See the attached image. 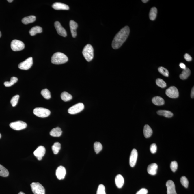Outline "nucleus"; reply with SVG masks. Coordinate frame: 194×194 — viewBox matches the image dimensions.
Instances as JSON below:
<instances>
[{"instance_id": "f257e3e1", "label": "nucleus", "mask_w": 194, "mask_h": 194, "mask_svg": "<svg viewBox=\"0 0 194 194\" xmlns=\"http://www.w3.org/2000/svg\"><path fill=\"white\" fill-rule=\"evenodd\" d=\"M130 33L128 26H126L116 35L113 39L112 46L114 49H117L120 47L128 37Z\"/></svg>"}, {"instance_id": "f03ea898", "label": "nucleus", "mask_w": 194, "mask_h": 194, "mask_svg": "<svg viewBox=\"0 0 194 194\" xmlns=\"http://www.w3.org/2000/svg\"><path fill=\"white\" fill-rule=\"evenodd\" d=\"M68 59L65 54L61 52L55 53L51 58V62L55 64H65L68 61Z\"/></svg>"}, {"instance_id": "7ed1b4c3", "label": "nucleus", "mask_w": 194, "mask_h": 194, "mask_svg": "<svg viewBox=\"0 0 194 194\" xmlns=\"http://www.w3.org/2000/svg\"><path fill=\"white\" fill-rule=\"evenodd\" d=\"M82 54L88 62L92 61L94 58V48L92 45L88 44L85 46L82 51Z\"/></svg>"}, {"instance_id": "20e7f679", "label": "nucleus", "mask_w": 194, "mask_h": 194, "mask_svg": "<svg viewBox=\"0 0 194 194\" xmlns=\"http://www.w3.org/2000/svg\"><path fill=\"white\" fill-rule=\"evenodd\" d=\"M33 113L35 115L42 118L46 117L51 114V111L46 108H36L33 110Z\"/></svg>"}, {"instance_id": "39448f33", "label": "nucleus", "mask_w": 194, "mask_h": 194, "mask_svg": "<svg viewBox=\"0 0 194 194\" xmlns=\"http://www.w3.org/2000/svg\"><path fill=\"white\" fill-rule=\"evenodd\" d=\"M31 187L34 194H45L44 188L38 182L32 183L31 184Z\"/></svg>"}, {"instance_id": "423d86ee", "label": "nucleus", "mask_w": 194, "mask_h": 194, "mask_svg": "<svg viewBox=\"0 0 194 194\" xmlns=\"http://www.w3.org/2000/svg\"><path fill=\"white\" fill-rule=\"evenodd\" d=\"M11 46L13 51H22L24 49L25 45L22 41L14 40L11 42Z\"/></svg>"}, {"instance_id": "0eeeda50", "label": "nucleus", "mask_w": 194, "mask_h": 194, "mask_svg": "<svg viewBox=\"0 0 194 194\" xmlns=\"http://www.w3.org/2000/svg\"><path fill=\"white\" fill-rule=\"evenodd\" d=\"M10 126L14 130H20L26 128L27 127V124L24 122L17 121L10 123Z\"/></svg>"}, {"instance_id": "6e6552de", "label": "nucleus", "mask_w": 194, "mask_h": 194, "mask_svg": "<svg viewBox=\"0 0 194 194\" xmlns=\"http://www.w3.org/2000/svg\"><path fill=\"white\" fill-rule=\"evenodd\" d=\"M84 108V105L82 103L75 104L73 106L70 107L68 110L69 114H75L81 111Z\"/></svg>"}, {"instance_id": "1a4fd4ad", "label": "nucleus", "mask_w": 194, "mask_h": 194, "mask_svg": "<svg viewBox=\"0 0 194 194\" xmlns=\"http://www.w3.org/2000/svg\"><path fill=\"white\" fill-rule=\"evenodd\" d=\"M33 64V58L32 57H29L25 61L19 64L18 67L19 68L22 70H27L30 69Z\"/></svg>"}, {"instance_id": "9d476101", "label": "nucleus", "mask_w": 194, "mask_h": 194, "mask_svg": "<svg viewBox=\"0 0 194 194\" xmlns=\"http://www.w3.org/2000/svg\"><path fill=\"white\" fill-rule=\"evenodd\" d=\"M166 94L170 98H177L179 96L178 90L175 86H171L166 91Z\"/></svg>"}, {"instance_id": "9b49d317", "label": "nucleus", "mask_w": 194, "mask_h": 194, "mask_svg": "<svg viewBox=\"0 0 194 194\" xmlns=\"http://www.w3.org/2000/svg\"><path fill=\"white\" fill-rule=\"evenodd\" d=\"M45 151V147L42 146H40L38 147L33 152L35 156L36 157L38 160L41 161L42 159V157L44 156Z\"/></svg>"}, {"instance_id": "f8f14e48", "label": "nucleus", "mask_w": 194, "mask_h": 194, "mask_svg": "<svg viewBox=\"0 0 194 194\" xmlns=\"http://www.w3.org/2000/svg\"><path fill=\"white\" fill-rule=\"evenodd\" d=\"M54 26L59 35L64 37H66L67 36V32L65 29L61 26V23L59 22H55L54 23Z\"/></svg>"}, {"instance_id": "ddd939ff", "label": "nucleus", "mask_w": 194, "mask_h": 194, "mask_svg": "<svg viewBox=\"0 0 194 194\" xmlns=\"http://www.w3.org/2000/svg\"><path fill=\"white\" fill-rule=\"evenodd\" d=\"M138 157L137 151L136 149L132 150L129 158V164L131 167H133L136 165Z\"/></svg>"}, {"instance_id": "4468645a", "label": "nucleus", "mask_w": 194, "mask_h": 194, "mask_svg": "<svg viewBox=\"0 0 194 194\" xmlns=\"http://www.w3.org/2000/svg\"><path fill=\"white\" fill-rule=\"evenodd\" d=\"M167 188V194H177L174 182L171 180L167 181L166 183Z\"/></svg>"}, {"instance_id": "2eb2a0df", "label": "nucleus", "mask_w": 194, "mask_h": 194, "mask_svg": "<svg viewBox=\"0 0 194 194\" xmlns=\"http://www.w3.org/2000/svg\"><path fill=\"white\" fill-rule=\"evenodd\" d=\"M66 173L65 168L63 166H61L59 167L57 169L56 171V175L58 179L62 180L64 178Z\"/></svg>"}, {"instance_id": "dca6fc26", "label": "nucleus", "mask_w": 194, "mask_h": 194, "mask_svg": "<svg viewBox=\"0 0 194 194\" xmlns=\"http://www.w3.org/2000/svg\"><path fill=\"white\" fill-rule=\"evenodd\" d=\"M158 165L156 163H152L148 166L147 171L148 174L151 175H155L156 174Z\"/></svg>"}, {"instance_id": "f3484780", "label": "nucleus", "mask_w": 194, "mask_h": 194, "mask_svg": "<svg viewBox=\"0 0 194 194\" xmlns=\"http://www.w3.org/2000/svg\"><path fill=\"white\" fill-rule=\"evenodd\" d=\"M70 26L72 36L73 38H75L77 36L76 29L78 27V24L74 20H71L70 22Z\"/></svg>"}, {"instance_id": "a211bd4d", "label": "nucleus", "mask_w": 194, "mask_h": 194, "mask_svg": "<svg viewBox=\"0 0 194 194\" xmlns=\"http://www.w3.org/2000/svg\"><path fill=\"white\" fill-rule=\"evenodd\" d=\"M52 7L55 10H68L70 8L68 5L59 2L54 3L53 4Z\"/></svg>"}, {"instance_id": "6ab92c4d", "label": "nucleus", "mask_w": 194, "mask_h": 194, "mask_svg": "<svg viewBox=\"0 0 194 194\" xmlns=\"http://www.w3.org/2000/svg\"><path fill=\"white\" fill-rule=\"evenodd\" d=\"M115 183L116 186L119 189L122 187L124 184V179L121 175L118 174L116 176Z\"/></svg>"}, {"instance_id": "aec40b11", "label": "nucleus", "mask_w": 194, "mask_h": 194, "mask_svg": "<svg viewBox=\"0 0 194 194\" xmlns=\"http://www.w3.org/2000/svg\"><path fill=\"white\" fill-rule=\"evenodd\" d=\"M62 131L60 128L57 127L53 129L50 132L51 136L54 137H59L62 134Z\"/></svg>"}, {"instance_id": "412c9836", "label": "nucleus", "mask_w": 194, "mask_h": 194, "mask_svg": "<svg viewBox=\"0 0 194 194\" xmlns=\"http://www.w3.org/2000/svg\"><path fill=\"white\" fill-rule=\"evenodd\" d=\"M143 132L144 135L146 138L150 137L153 133L152 129L148 125H145L144 127Z\"/></svg>"}, {"instance_id": "4be33fe9", "label": "nucleus", "mask_w": 194, "mask_h": 194, "mask_svg": "<svg viewBox=\"0 0 194 194\" xmlns=\"http://www.w3.org/2000/svg\"><path fill=\"white\" fill-rule=\"evenodd\" d=\"M152 101L153 103L156 105H163L165 104L164 100L160 96H157L154 97L152 98Z\"/></svg>"}, {"instance_id": "5701e85b", "label": "nucleus", "mask_w": 194, "mask_h": 194, "mask_svg": "<svg viewBox=\"0 0 194 194\" xmlns=\"http://www.w3.org/2000/svg\"><path fill=\"white\" fill-rule=\"evenodd\" d=\"M157 114L158 115L164 116V117L170 118L173 116V114L171 111L166 110H159L157 111Z\"/></svg>"}, {"instance_id": "b1692460", "label": "nucleus", "mask_w": 194, "mask_h": 194, "mask_svg": "<svg viewBox=\"0 0 194 194\" xmlns=\"http://www.w3.org/2000/svg\"><path fill=\"white\" fill-rule=\"evenodd\" d=\"M36 20V17L34 16H30L23 18L22 19V22L23 24L27 25L35 22Z\"/></svg>"}, {"instance_id": "393cba45", "label": "nucleus", "mask_w": 194, "mask_h": 194, "mask_svg": "<svg viewBox=\"0 0 194 194\" xmlns=\"http://www.w3.org/2000/svg\"><path fill=\"white\" fill-rule=\"evenodd\" d=\"M42 29L40 26H36L33 27L29 31V33L32 36H34L37 33H42Z\"/></svg>"}, {"instance_id": "a878e982", "label": "nucleus", "mask_w": 194, "mask_h": 194, "mask_svg": "<svg viewBox=\"0 0 194 194\" xmlns=\"http://www.w3.org/2000/svg\"><path fill=\"white\" fill-rule=\"evenodd\" d=\"M191 74V70L188 68H186L182 71L181 74L179 76L180 79L184 80L187 79Z\"/></svg>"}, {"instance_id": "bb28decb", "label": "nucleus", "mask_w": 194, "mask_h": 194, "mask_svg": "<svg viewBox=\"0 0 194 194\" xmlns=\"http://www.w3.org/2000/svg\"><path fill=\"white\" fill-rule=\"evenodd\" d=\"M157 12V9L155 7H152L151 8L149 12V18L151 20H155L156 18Z\"/></svg>"}, {"instance_id": "cd10ccee", "label": "nucleus", "mask_w": 194, "mask_h": 194, "mask_svg": "<svg viewBox=\"0 0 194 194\" xmlns=\"http://www.w3.org/2000/svg\"><path fill=\"white\" fill-rule=\"evenodd\" d=\"M61 99L64 101H70L72 98V96L70 94L68 93L67 92H64L61 93Z\"/></svg>"}, {"instance_id": "c85d7f7f", "label": "nucleus", "mask_w": 194, "mask_h": 194, "mask_svg": "<svg viewBox=\"0 0 194 194\" xmlns=\"http://www.w3.org/2000/svg\"><path fill=\"white\" fill-rule=\"evenodd\" d=\"M61 148V144L58 142H55L52 146V150L53 152L55 155H56V154L58 153Z\"/></svg>"}, {"instance_id": "c756f323", "label": "nucleus", "mask_w": 194, "mask_h": 194, "mask_svg": "<svg viewBox=\"0 0 194 194\" xmlns=\"http://www.w3.org/2000/svg\"><path fill=\"white\" fill-rule=\"evenodd\" d=\"M9 175V172L6 168L0 164V176L3 177H7Z\"/></svg>"}, {"instance_id": "7c9ffc66", "label": "nucleus", "mask_w": 194, "mask_h": 194, "mask_svg": "<svg viewBox=\"0 0 194 194\" xmlns=\"http://www.w3.org/2000/svg\"><path fill=\"white\" fill-rule=\"evenodd\" d=\"M18 79L17 78L15 77H13L11 78V81L10 82H4V85L5 87H9L12 86L14 84H15L17 82Z\"/></svg>"}, {"instance_id": "2f4dec72", "label": "nucleus", "mask_w": 194, "mask_h": 194, "mask_svg": "<svg viewBox=\"0 0 194 194\" xmlns=\"http://www.w3.org/2000/svg\"><path fill=\"white\" fill-rule=\"evenodd\" d=\"M94 148L96 153L98 154L102 150V146L99 142H95L94 144Z\"/></svg>"}, {"instance_id": "473e14b6", "label": "nucleus", "mask_w": 194, "mask_h": 194, "mask_svg": "<svg viewBox=\"0 0 194 194\" xmlns=\"http://www.w3.org/2000/svg\"><path fill=\"white\" fill-rule=\"evenodd\" d=\"M41 94L46 99H49L51 98V94L48 89H44L41 92Z\"/></svg>"}, {"instance_id": "72a5a7b5", "label": "nucleus", "mask_w": 194, "mask_h": 194, "mask_svg": "<svg viewBox=\"0 0 194 194\" xmlns=\"http://www.w3.org/2000/svg\"><path fill=\"white\" fill-rule=\"evenodd\" d=\"M157 86L162 88H164L167 86V84L164 80L161 79H158L156 81Z\"/></svg>"}, {"instance_id": "f704fd0d", "label": "nucleus", "mask_w": 194, "mask_h": 194, "mask_svg": "<svg viewBox=\"0 0 194 194\" xmlns=\"http://www.w3.org/2000/svg\"><path fill=\"white\" fill-rule=\"evenodd\" d=\"M158 71L161 74L165 77H168L169 76V72L167 69L165 68L161 67L158 68Z\"/></svg>"}, {"instance_id": "c9c22d12", "label": "nucleus", "mask_w": 194, "mask_h": 194, "mask_svg": "<svg viewBox=\"0 0 194 194\" xmlns=\"http://www.w3.org/2000/svg\"><path fill=\"white\" fill-rule=\"evenodd\" d=\"M180 182L183 186L185 188H187L189 186V182L187 178L185 176H183L180 178Z\"/></svg>"}, {"instance_id": "e433bc0d", "label": "nucleus", "mask_w": 194, "mask_h": 194, "mask_svg": "<svg viewBox=\"0 0 194 194\" xmlns=\"http://www.w3.org/2000/svg\"><path fill=\"white\" fill-rule=\"evenodd\" d=\"M20 96L19 95H16L12 97L11 101V103L13 107H15L18 102Z\"/></svg>"}, {"instance_id": "4c0bfd02", "label": "nucleus", "mask_w": 194, "mask_h": 194, "mask_svg": "<svg viewBox=\"0 0 194 194\" xmlns=\"http://www.w3.org/2000/svg\"><path fill=\"white\" fill-rule=\"evenodd\" d=\"M96 194H106L105 192V187L103 185L100 184L98 186Z\"/></svg>"}, {"instance_id": "58836bf2", "label": "nucleus", "mask_w": 194, "mask_h": 194, "mask_svg": "<svg viewBox=\"0 0 194 194\" xmlns=\"http://www.w3.org/2000/svg\"><path fill=\"white\" fill-rule=\"evenodd\" d=\"M170 168L171 169L172 171L173 172H175L177 170L178 167V163L177 161H173L171 162L170 164Z\"/></svg>"}, {"instance_id": "ea45409f", "label": "nucleus", "mask_w": 194, "mask_h": 194, "mask_svg": "<svg viewBox=\"0 0 194 194\" xmlns=\"http://www.w3.org/2000/svg\"><path fill=\"white\" fill-rule=\"evenodd\" d=\"M157 150V147L155 143H153L150 147V150L152 154H155Z\"/></svg>"}, {"instance_id": "a19ab883", "label": "nucleus", "mask_w": 194, "mask_h": 194, "mask_svg": "<svg viewBox=\"0 0 194 194\" xmlns=\"http://www.w3.org/2000/svg\"><path fill=\"white\" fill-rule=\"evenodd\" d=\"M148 192V190L146 189L143 188V189H141L139 191L137 192L136 194H147Z\"/></svg>"}, {"instance_id": "79ce46f5", "label": "nucleus", "mask_w": 194, "mask_h": 194, "mask_svg": "<svg viewBox=\"0 0 194 194\" xmlns=\"http://www.w3.org/2000/svg\"><path fill=\"white\" fill-rule=\"evenodd\" d=\"M184 58L186 61H192V57L191 56V55L187 53L185 54Z\"/></svg>"}, {"instance_id": "37998d69", "label": "nucleus", "mask_w": 194, "mask_h": 194, "mask_svg": "<svg viewBox=\"0 0 194 194\" xmlns=\"http://www.w3.org/2000/svg\"><path fill=\"white\" fill-rule=\"evenodd\" d=\"M179 66H180L181 68L182 69H185L186 68V66L185 65V64L183 63H181L180 64H179Z\"/></svg>"}, {"instance_id": "c03bdc74", "label": "nucleus", "mask_w": 194, "mask_h": 194, "mask_svg": "<svg viewBox=\"0 0 194 194\" xmlns=\"http://www.w3.org/2000/svg\"><path fill=\"white\" fill-rule=\"evenodd\" d=\"M191 98H194V87L192 88L191 92Z\"/></svg>"}, {"instance_id": "a18cd8bd", "label": "nucleus", "mask_w": 194, "mask_h": 194, "mask_svg": "<svg viewBox=\"0 0 194 194\" xmlns=\"http://www.w3.org/2000/svg\"><path fill=\"white\" fill-rule=\"evenodd\" d=\"M149 1L148 0H142V1L144 3H146Z\"/></svg>"}, {"instance_id": "49530a36", "label": "nucleus", "mask_w": 194, "mask_h": 194, "mask_svg": "<svg viewBox=\"0 0 194 194\" xmlns=\"http://www.w3.org/2000/svg\"><path fill=\"white\" fill-rule=\"evenodd\" d=\"M8 1V2L11 3V2H12L13 1V0H11V1H10V0H8V1Z\"/></svg>"}, {"instance_id": "de8ad7c7", "label": "nucleus", "mask_w": 194, "mask_h": 194, "mask_svg": "<svg viewBox=\"0 0 194 194\" xmlns=\"http://www.w3.org/2000/svg\"><path fill=\"white\" fill-rule=\"evenodd\" d=\"M18 194H25L24 193H23V192H20V193H19Z\"/></svg>"}, {"instance_id": "09e8293b", "label": "nucleus", "mask_w": 194, "mask_h": 194, "mask_svg": "<svg viewBox=\"0 0 194 194\" xmlns=\"http://www.w3.org/2000/svg\"><path fill=\"white\" fill-rule=\"evenodd\" d=\"M1 31H0V38L1 37Z\"/></svg>"}, {"instance_id": "8fccbe9b", "label": "nucleus", "mask_w": 194, "mask_h": 194, "mask_svg": "<svg viewBox=\"0 0 194 194\" xmlns=\"http://www.w3.org/2000/svg\"><path fill=\"white\" fill-rule=\"evenodd\" d=\"M1 134L0 133V139H1Z\"/></svg>"}]
</instances>
